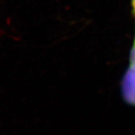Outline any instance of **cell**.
<instances>
[{
  "instance_id": "cell-1",
  "label": "cell",
  "mask_w": 135,
  "mask_h": 135,
  "mask_svg": "<svg viewBox=\"0 0 135 135\" xmlns=\"http://www.w3.org/2000/svg\"><path fill=\"white\" fill-rule=\"evenodd\" d=\"M122 94L129 104L135 106V65L130 62L122 84Z\"/></svg>"
},
{
  "instance_id": "cell-2",
  "label": "cell",
  "mask_w": 135,
  "mask_h": 135,
  "mask_svg": "<svg viewBox=\"0 0 135 135\" xmlns=\"http://www.w3.org/2000/svg\"><path fill=\"white\" fill-rule=\"evenodd\" d=\"M130 62L133 63L135 65V38L134 41L133 46L132 48V51H131V56H130Z\"/></svg>"
},
{
  "instance_id": "cell-3",
  "label": "cell",
  "mask_w": 135,
  "mask_h": 135,
  "mask_svg": "<svg viewBox=\"0 0 135 135\" xmlns=\"http://www.w3.org/2000/svg\"><path fill=\"white\" fill-rule=\"evenodd\" d=\"M132 8H133L134 15V17H135V0H132Z\"/></svg>"
}]
</instances>
